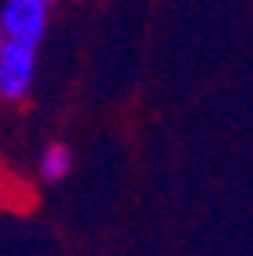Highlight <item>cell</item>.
<instances>
[{"mask_svg": "<svg viewBox=\"0 0 253 256\" xmlns=\"http://www.w3.org/2000/svg\"><path fill=\"white\" fill-rule=\"evenodd\" d=\"M53 0H7L0 10V26L7 40H20V43L37 46L46 33V20H50Z\"/></svg>", "mask_w": 253, "mask_h": 256, "instance_id": "2", "label": "cell"}, {"mask_svg": "<svg viewBox=\"0 0 253 256\" xmlns=\"http://www.w3.org/2000/svg\"><path fill=\"white\" fill-rule=\"evenodd\" d=\"M4 40H7V36H4V26H0V46H4Z\"/></svg>", "mask_w": 253, "mask_h": 256, "instance_id": "4", "label": "cell"}, {"mask_svg": "<svg viewBox=\"0 0 253 256\" xmlns=\"http://www.w3.org/2000/svg\"><path fill=\"white\" fill-rule=\"evenodd\" d=\"M33 66H37V46L20 40H4L0 46V96L20 102L33 86Z\"/></svg>", "mask_w": 253, "mask_h": 256, "instance_id": "1", "label": "cell"}, {"mask_svg": "<svg viewBox=\"0 0 253 256\" xmlns=\"http://www.w3.org/2000/svg\"><path fill=\"white\" fill-rule=\"evenodd\" d=\"M69 164H73V154H69L66 144H50L43 161H40V171H43L46 181H60V178H66Z\"/></svg>", "mask_w": 253, "mask_h": 256, "instance_id": "3", "label": "cell"}]
</instances>
